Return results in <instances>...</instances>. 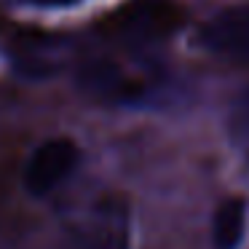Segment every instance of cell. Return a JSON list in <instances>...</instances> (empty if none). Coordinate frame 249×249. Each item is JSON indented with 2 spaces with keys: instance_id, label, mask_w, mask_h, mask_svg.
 <instances>
[{
  "instance_id": "cell-6",
  "label": "cell",
  "mask_w": 249,
  "mask_h": 249,
  "mask_svg": "<svg viewBox=\"0 0 249 249\" xmlns=\"http://www.w3.org/2000/svg\"><path fill=\"white\" fill-rule=\"evenodd\" d=\"M238 121H241V124H244V129L249 131V91L244 94L241 105H238Z\"/></svg>"
},
{
  "instance_id": "cell-3",
  "label": "cell",
  "mask_w": 249,
  "mask_h": 249,
  "mask_svg": "<svg viewBox=\"0 0 249 249\" xmlns=\"http://www.w3.org/2000/svg\"><path fill=\"white\" fill-rule=\"evenodd\" d=\"M182 11L169 0H137L115 17V33L129 43H156L172 35Z\"/></svg>"
},
{
  "instance_id": "cell-7",
  "label": "cell",
  "mask_w": 249,
  "mask_h": 249,
  "mask_svg": "<svg viewBox=\"0 0 249 249\" xmlns=\"http://www.w3.org/2000/svg\"><path fill=\"white\" fill-rule=\"evenodd\" d=\"M33 6H43V8H56V6H72L78 0H27Z\"/></svg>"
},
{
  "instance_id": "cell-1",
  "label": "cell",
  "mask_w": 249,
  "mask_h": 249,
  "mask_svg": "<svg viewBox=\"0 0 249 249\" xmlns=\"http://www.w3.org/2000/svg\"><path fill=\"white\" fill-rule=\"evenodd\" d=\"M129 204L121 196H102L67 222L65 249H129Z\"/></svg>"
},
{
  "instance_id": "cell-2",
  "label": "cell",
  "mask_w": 249,
  "mask_h": 249,
  "mask_svg": "<svg viewBox=\"0 0 249 249\" xmlns=\"http://www.w3.org/2000/svg\"><path fill=\"white\" fill-rule=\"evenodd\" d=\"M78 161H81V150L72 140L67 137H54L38 145L30 156L27 166H24V188L33 196H49L54 193L59 185L70 179L75 172Z\"/></svg>"
},
{
  "instance_id": "cell-5",
  "label": "cell",
  "mask_w": 249,
  "mask_h": 249,
  "mask_svg": "<svg viewBox=\"0 0 249 249\" xmlns=\"http://www.w3.org/2000/svg\"><path fill=\"white\" fill-rule=\"evenodd\" d=\"M244 225H247V204L241 198H228L220 204L214 214V247L217 249H236L244 236Z\"/></svg>"
},
{
  "instance_id": "cell-4",
  "label": "cell",
  "mask_w": 249,
  "mask_h": 249,
  "mask_svg": "<svg viewBox=\"0 0 249 249\" xmlns=\"http://www.w3.org/2000/svg\"><path fill=\"white\" fill-rule=\"evenodd\" d=\"M201 43L212 54L236 65H249V6H231L206 22Z\"/></svg>"
}]
</instances>
